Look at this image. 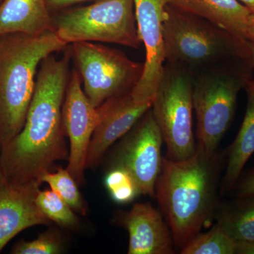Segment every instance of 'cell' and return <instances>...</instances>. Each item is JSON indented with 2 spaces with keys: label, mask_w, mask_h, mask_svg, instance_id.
Listing matches in <instances>:
<instances>
[{
  "label": "cell",
  "mask_w": 254,
  "mask_h": 254,
  "mask_svg": "<svg viewBox=\"0 0 254 254\" xmlns=\"http://www.w3.org/2000/svg\"><path fill=\"white\" fill-rule=\"evenodd\" d=\"M71 58L66 48L60 58L53 54L42 61L22 129L1 148L0 165L7 181L41 185V177L55 162L68 160L63 107Z\"/></svg>",
  "instance_id": "obj_1"
},
{
  "label": "cell",
  "mask_w": 254,
  "mask_h": 254,
  "mask_svg": "<svg viewBox=\"0 0 254 254\" xmlns=\"http://www.w3.org/2000/svg\"><path fill=\"white\" fill-rule=\"evenodd\" d=\"M221 161L196 146L182 160L163 158L155 197L177 248L182 250L213 213Z\"/></svg>",
  "instance_id": "obj_2"
},
{
  "label": "cell",
  "mask_w": 254,
  "mask_h": 254,
  "mask_svg": "<svg viewBox=\"0 0 254 254\" xmlns=\"http://www.w3.org/2000/svg\"><path fill=\"white\" fill-rule=\"evenodd\" d=\"M68 46L55 31L38 36L9 33L0 38L1 148L22 129L42 61Z\"/></svg>",
  "instance_id": "obj_3"
},
{
  "label": "cell",
  "mask_w": 254,
  "mask_h": 254,
  "mask_svg": "<svg viewBox=\"0 0 254 254\" xmlns=\"http://www.w3.org/2000/svg\"><path fill=\"white\" fill-rule=\"evenodd\" d=\"M254 60L235 57L193 73L196 146L208 154L217 148L231 125L239 93L254 77Z\"/></svg>",
  "instance_id": "obj_4"
},
{
  "label": "cell",
  "mask_w": 254,
  "mask_h": 254,
  "mask_svg": "<svg viewBox=\"0 0 254 254\" xmlns=\"http://www.w3.org/2000/svg\"><path fill=\"white\" fill-rule=\"evenodd\" d=\"M165 62L192 73L222 60L252 57L248 42L208 20L168 4L162 28Z\"/></svg>",
  "instance_id": "obj_5"
},
{
  "label": "cell",
  "mask_w": 254,
  "mask_h": 254,
  "mask_svg": "<svg viewBox=\"0 0 254 254\" xmlns=\"http://www.w3.org/2000/svg\"><path fill=\"white\" fill-rule=\"evenodd\" d=\"M192 90L193 73L181 64L165 62L151 110L169 160H185L196 150Z\"/></svg>",
  "instance_id": "obj_6"
},
{
  "label": "cell",
  "mask_w": 254,
  "mask_h": 254,
  "mask_svg": "<svg viewBox=\"0 0 254 254\" xmlns=\"http://www.w3.org/2000/svg\"><path fill=\"white\" fill-rule=\"evenodd\" d=\"M54 30L66 45L107 43L137 49L141 44L133 0H99L53 18Z\"/></svg>",
  "instance_id": "obj_7"
},
{
  "label": "cell",
  "mask_w": 254,
  "mask_h": 254,
  "mask_svg": "<svg viewBox=\"0 0 254 254\" xmlns=\"http://www.w3.org/2000/svg\"><path fill=\"white\" fill-rule=\"evenodd\" d=\"M71 50L83 91L95 108L131 92L143 73V64L99 43L77 42L71 44Z\"/></svg>",
  "instance_id": "obj_8"
},
{
  "label": "cell",
  "mask_w": 254,
  "mask_h": 254,
  "mask_svg": "<svg viewBox=\"0 0 254 254\" xmlns=\"http://www.w3.org/2000/svg\"><path fill=\"white\" fill-rule=\"evenodd\" d=\"M163 136L150 108L125 134L117 151L114 167L129 172L142 195L155 197V185L163 160Z\"/></svg>",
  "instance_id": "obj_9"
},
{
  "label": "cell",
  "mask_w": 254,
  "mask_h": 254,
  "mask_svg": "<svg viewBox=\"0 0 254 254\" xmlns=\"http://www.w3.org/2000/svg\"><path fill=\"white\" fill-rule=\"evenodd\" d=\"M99 113L83 91L76 68L71 71L63 107V123L70 143L67 170L78 185L84 182L87 155Z\"/></svg>",
  "instance_id": "obj_10"
},
{
  "label": "cell",
  "mask_w": 254,
  "mask_h": 254,
  "mask_svg": "<svg viewBox=\"0 0 254 254\" xmlns=\"http://www.w3.org/2000/svg\"><path fill=\"white\" fill-rule=\"evenodd\" d=\"M169 0H133L137 28L145 50L139 81L131 92L137 103H153L165 64L162 28Z\"/></svg>",
  "instance_id": "obj_11"
},
{
  "label": "cell",
  "mask_w": 254,
  "mask_h": 254,
  "mask_svg": "<svg viewBox=\"0 0 254 254\" xmlns=\"http://www.w3.org/2000/svg\"><path fill=\"white\" fill-rule=\"evenodd\" d=\"M151 106L152 103H136L131 92L100 105L98 108L99 122L90 143L86 168L98 165L107 150L125 136Z\"/></svg>",
  "instance_id": "obj_12"
},
{
  "label": "cell",
  "mask_w": 254,
  "mask_h": 254,
  "mask_svg": "<svg viewBox=\"0 0 254 254\" xmlns=\"http://www.w3.org/2000/svg\"><path fill=\"white\" fill-rule=\"evenodd\" d=\"M41 184L38 182L14 183L4 178L0 184V252L23 230L48 225L47 218L36 203Z\"/></svg>",
  "instance_id": "obj_13"
},
{
  "label": "cell",
  "mask_w": 254,
  "mask_h": 254,
  "mask_svg": "<svg viewBox=\"0 0 254 254\" xmlns=\"http://www.w3.org/2000/svg\"><path fill=\"white\" fill-rule=\"evenodd\" d=\"M122 223L128 233V254L175 253L171 230L162 214L150 203L133 205L124 214Z\"/></svg>",
  "instance_id": "obj_14"
},
{
  "label": "cell",
  "mask_w": 254,
  "mask_h": 254,
  "mask_svg": "<svg viewBox=\"0 0 254 254\" xmlns=\"http://www.w3.org/2000/svg\"><path fill=\"white\" fill-rule=\"evenodd\" d=\"M169 4L208 20L243 41L250 40L252 14L238 0H169Z\"/></svg>",
  "instance_id": "obj_15"
},
{
  "label": "cell",
  "mask_w": 254,
  "mask_h": 254,
  "mask_svg": "<svg viewBox=\"0 0 254 254\" xmlns=\"http://www.w3.org/2000/svg\"><path fill=\"white\" fill-rule=\"evenodd\" d=\"M55 31L47 0H1L0 33L38 36Z\"/></svg>",
  "instance_id": "obj_16"
},
{
  "label": "cell",
  "mask_w": 254,
  "mask_h": 254,
  "mask_svg": "<svg viewBox=\"0 0 254 254\" xmlns=\"http://www.w3.org/2000/svg\"><path fill=\"white\" fill-rule=\"evenodd\" d=\"M247 106L245 118L227 154L226 171L222 190L226 192L237 185L244 167L254 153V76L245 88Z\"/></svg>",
  "instance_id": "obj_17"
},
{
  "label": "cell",
  "mask_w": 254,
  "mask_h": 254,
  "mask_svg": "<svg viewBox=\"0 0 254 254\" xmlns=\"http://www.w3.org/2000/svg\"><path fill=\"white\" fill-rule=\"evenodd\" d=\"M222 207L217 224L237 242H254V197L242 198Z\"/></svg>",
  "instance_id": "obj_18"
},
{
  "label": "cell",
  "mask_w": 254,
  "mask_h": 254,
  "mask_svg": "<svg viewBox=\"0 0 254 254\" xmlns=\"http://www.w3.org/2000/svg\"><path fill=\"white\" fill-rule=\"evenodd\" d=\"M235 242L218 224L209 231L198 234L181 250L182 254H235Z\"/></svg>",
  "instance_id": "obj_19"
},
{
  "label": "cell",
  "mask_w": 254,
  "mask_h": 254,
  "mask_svg": "<svg viewBox=\"0 0 254 254\" xmlns=\"http://www.w3.org/2000/svg\"><path fill=\"white\" fill-rule=\"evenodd\" d=\"M41 183L48 184L75 213L85 215L88 212V205L78 190V184L67 169L58 168L54 173L47 172L41 177Z\"/></svg>",
  "instance_id": "obj_20"
},
{
  "label": "cell",
  "mask_w": 254,
  "mask_h": 254,
  "mask_svg": "<svg viewBox=\"0 0 254 254\" xmlns=\"http://www.w3.org/2000/svg\"><path fill=\"white\" fill-rule=\"evenodd\" d=\"M36 203L50 221L66 228L73 229L77 226L78 217L75 212L54 190H38Z\"/></svg>",
  "instance_id": "obj_21"
},
{
  "label": "cell",
  "mask_w": 254,
  "mask_h": 254,
  "mask_svg": "<svg viewBox=\"0 0 254 254\" xmlns=\"http://www.w3.org/2000/svg\"><path fill=\"white\" fill-rule=\"evenodd\" d=\"M105 185L114 201L126 204L141 194L134 178L126 169L113 167L107 174Z\"/></svg>",
  "instance_id": "obj_22"
},
{
  "label": "cell",
  "mask_w": 254,
  "mask_h": 254,
  "mask_svg": "<svg viewBox=\"0 0 254 254\" xmlns=\"http://www.w3.org/2000/svg\"><path fill=\"white\" fill-rule=\"evenodd\" d=\"M62 252V242L60 235L54 231L41 234L31 242L20 241L13 247L11 253L14 254H58Z\"/></svg>",
  "instance_id": "obj_23"
},
{
  "label": "cell",
  "mask_w": 254,
  "mask_h": 254,
  "mask_svg": "<svg viewBox=\"0 0 254 254\" xmlns=\"http://www.w3.org/2000/svg\"><path fill=\"white\" fill-rule=\"evenodd\" d=\"M235 187H237V195L240 198L254 197V170Z\"/></svg>",
  "instance_id": "obj_24"
},
{
  "label": "cell",
  "mask_w": 254,
  "mask_h": 254,
  "mask_svg": "<svg viewBox=\"0 0 254 254\" xmlns=\"http://www.w3.org/2000/svg\"><path fill=\"white\" fill-rule=\"evenodd\" d=\"M84 1L86 0H47V3L50 10H58Z\"/></svg>",
  "instance_id": "obj_25"
},
{
  "label": "cell",
  "mask_w": 254,
  "mask_h": 254,
  "mask_svg": "<svg viewBox=\"0 0 254 254\" xmlns=\"http://www.w3.org/2000/svg\"><path fill=\"white\" fill-rule=\"evenodd\" d=\"M237 254H254V242H237Z\"/></svg>",
  "instance_id": "obj_26"
},
{
  "label": "cell",
  "mask_w": 254,
  "mask_h": 254,
  "mask_svg": "<svg viewBox=\"0 0 254 254\" xmlns=\"http://www.w3.org/2000/svg\"><path fill=\"white\" fill-rule=\"evenodd\" d=\"M242 4L245 5L252 14L254 15V0H238Z\"/></svg>",
  "instance_id": "obj_27"
},
{
  "label": "cell",
  "mask_w": 254,
  "mask_h": 254,
  "mask_svg": "<svg viewBox=\"0 0 254 254\" xmlns=\"http://www.w3.org/2000/svg\"><path fill=\"white\" fill-rule=\"evenodd\" d=\"M254 41V15H252L250 21V40Z\"/></svg>",
  "instance_id": "obj_28"
},
{
  "label": "cell",
  "mask_w": 254,
  "mask_h": 254,
  "mask_svg": "<svg viewBox=\"0 0 254 254\" xmlns=\"http://www.w3.org/2000/svg\"><path fill=\"white\" fill-rule=\"evenodd\" d=\"M251 51H252V58L254 60V41H248Z\"/></svg>",
  "instance_id": "obj_29"
},
{
  "label": "cell",
  "mask_w": 254,
  "mask_h": 254,
  "mask_svg": "<svg viewBox=\"0 0 254 254\" xmlns=\"http://www.w3.org/2000/svg\"><path fill=\"white\" fill-rule=\"evenodd\" d=\"M4 178V176H3L2 171H1V165H0V184H1V180Z\"/></svg>",
  "instance_id": "obj_30"
},
{
  "label": "cell",
  "mask_w": 254,
  "mask_h": 254,
  "mask_svg": "<svg viewBox=\"0 0 254 254\" xmlns=\"http://www.w3.org/2000/svg\"><path fill=\"white\" fill-rule=\"evenodd\" d=\"M1 36H2V35H1V33H0V38H1Z\"/></svg>",
  "instance_id": "obj_31"
}]
</instances>
